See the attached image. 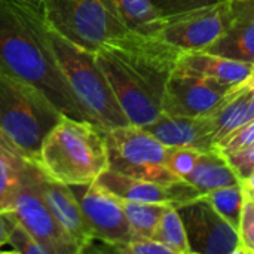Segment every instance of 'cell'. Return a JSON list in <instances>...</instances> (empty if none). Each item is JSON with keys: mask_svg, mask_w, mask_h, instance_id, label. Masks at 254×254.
I'll return each instance as SVG.
<instances>
[{"mask_svg": "<svg viewBox=\"0 0 254 254\" xmlns=\"http://www.w3.org/2000/svg\"><path fill=\"white\" fill-rule=\"evenodd\" d=\"M61 115L40 89L0 70V131L30 161H37L46 134Z\"/></svg>", "mask_w": 254, "mask_h": 254, "instance_id": "obj_4", "label": "cell"}, {"mask_svg": "<svg viewBox=\"0 0 254 254\" xmlns=\"http://www.w3.org/2000/svg\"><path fill=\"white\" fill-rule=\"evenodd\" d=\"M9 244H10L13 253L48 254V252L42 247V244L30 234V231L22 223H19V220L12 231Z\"/></svg>", "mask_w": 254, "mask_h": 254, "instance_id": "obj_27", "label": "cell"}, {"mask_svg": "<svg viewBox=\"0 0 254 254\" xmlns=\"http://www.w3.org/2000/svg\"><path fill=\"white\" fill-rule=\"evenodd\" d=\"M109 170L158 183L182 180L165 167L168 146L143 127L125 125L106 131Z\"/></svg>", "mask_w": 254, "mask_h": 254, "instance_id": "obj_6", "label": "cell"}, {"mask_svg": "<svg viewBox=\"0 0 254 254\" xmlns=\"http://www.w3.org/2000/svg\"><path fill=\"white\" fill-rule=\"evenodd\" d=\"M43 13L51 28L92 52L129 31L116 0H43Z\"/></svg>", "mask_w": 254, "mask_h": 254, "instance_id": "obj_5", "label": "cell"}, {"mask_svg": "<svg viewBox=\"0 0 254 254\" xmlns=\"http://www.w3.org/2000/svg\"><path fill=\"white\" fill-rule=\"evenodd\" d=\"M0 70L40 89L61 113L86 121L58 65L40 7L0 0Z\"/></svg>", "mask_w": 254, "mask_h": 254, "instance_id": "obj_1", "label": "cell"}, {"mask_svg": "<svg viewBox=\"0 0 254 254\" xmlns=\"http://www.w3.org/2000/svg\"><path fill=\"white\" fill-rule=\"evenodd\" d=\"M36 174L37 164L30 162L12 210L15 211L19 223L30 231L48 254H79L77 247L67 237L48 208L37 186Z\"/></svg>", "mask_w": 254, "mask_h": 254, "instance_id": "obj_11", "label": "cell"}, {"mask_svg": "<svg viewBox=\"0 0 254 254\" xmlns=\"http://www.w3.org/2000/svg\"><path fill=\"white\" fill-rule=\"evenodd\" d=\"M121 207L124 208L127 219L132 228L135 237L153 238L156 228L168 207V204H153V202H137L116 196Z\"/></svg>", "mask_w": 254, "mask_h": 254, "instance_id": "obj_22", "label": "cell"}, {"mask_svg": "<svg viewBox=\"0 0 254 254\" xmlns=\"http://www.w3.org/2000/svg\"><path fill=\"white\" fill-rule=\"evenodd\" d=\"M36 164L61 183H92L109 170L106 131L63 113L46 134Z\"/></svg>", "mask_w": 254, "mask_h": 254, "instance_id": "obj_2", "label": "cell"}, {"mask_svg": "<svg viewBox=\"0 0 254 254\" xmlns=\"http://www.w3.org/2000/svg\"><path fill=\"white\" fill-rule=\"evenodd\" d=\"M165 146H189L199 152L217 149L214 146V121L211 116L190 118L161 113L156 121L143 127Z\"/></svg>", "mask_w": 254, "mask_h": 254, "instance_id": "obj_15", "label": "cell"}, {"mask_svg": "<svg viewBox=\"0 0 254 254\" xmlns=\"http://www.w3.org/2000/svg\"><path fill=\"white\" fill-rule=\"evenodd\" d=\"M176 70L237 88L253 79L254 64L226 58L207 51H185Z\"/></svg>", "mask_w": 254, "mask_h": 254, "instance_id": "obj_16", "label": "cell"}, {"mask_svg": "<svg viewBox=\"0 0 254 254\" xmlns=\"http://www.w3.org/2000/svg\"><path fill=\"white\" fill-rule=\"evenodd\" d=\"M153 240L162 243L174 254H189V243L185 231L182 217L174 205H168L158 228L153 235Z\"/></svg>", "mask_w": 254, "mask_h": 254, "instance_id": "obj_23", "label": "cell"}, {"mask_svg": "<svg viewBox=\"0 0 254 254\" xmlns=\"http://www.w3.org/2000/svg\"><path fill=\"white\" fill-rule=\"evenodd\" d=\"M223 155L226 156L241 182H246L252 174H254V144Z\"/></svg>", "mask_w": 254, "mask_h": 254, "instance_id": "obj_30", "label": "cell"}, {"mask_svg": "<svg viewBox=\"0 0 254 254\" xmlns=\"http://www.w3.org/2000/svg\"><path fill=\"white\" fill-rule=\"evenodd\" d=\"M217 1H220V0H152L156 10L165 18L176 15V13H180V12L190 10V9L213 4Z\"/></svg>", "mask_w": 254, "mask_h": 254, "instance_id": "obj_31", "label": "cell"}, {"mask_svg": "<svg viewBox=\"0 0 254 254\" xmlns=\"http://www.w3.org/2000/svg\"><path fill=\"white\" fill-rule=\"evenodd\" d=\"M70 188L79 201L95 241L101 244V247L92 244L88 253H112L113 247L127 244L135 237L118 198L97 180L86 185H71Z\"/></svg>", "mask_w": 254, "mask_h": 254, "instance_id": "obj_7", "label": "cell"}, {"mask_svg": "<svg viewBox=\"0 0 254 254\" xmlns=\"http://www.w3.org/2000/svg\"><path fill=\"white\" fill-rule=\"evenodd\" d=\"M240 253L254 254V198L244 188V202L238 228Z\"/></svg>", "mask_w": 254, "mask_h": 254, "instance_id": "obj_26", "label": "cell"}, {"mask_svg": "<svg viewBox=\"0 0 254 254\" xmlns=\"http://www.w3.org/2000/svg\"><path fill=\"white\" fill-rule=\"evenodd\" d=\"M204 196L219 211V214L223 216L238 231L240 222H241V213H243V202H244L243 183L211 190L205 193Z\"/></svg>", "mask_w": 254, "mask_h": 254, "instance_id": "obj_24", "label": "cell"}, {"mask_svg": "<svg viewBox=\"0 0 254 254\" xmlns=\"http://www.w3.org/2000/svg\"><path fill=\"white\" fill-rule=\"evenodd\" d=\"M58 65L86 121L103 131L129 125L116 95L95 60V54L49 27Z\"/></svg>", "mask_w": 254, "mask_h": 254, "instance_id": "obj_3", "label": "cell"}, {"mask_svg": "<svg viewBox=\"0 0 254 254\" xmlns=\"http://www.w3.org/2000/svg\"><path fill=\"white\" fill-rule=\"evenodd\" d=\"M252 144H254V119L244 124L234 132H231L216 147L222 153H229V152H235V150L249 147Z\"/></svg>", "mask_w": 254, "mask_h": 254, "instance_id": "obj_29", "label": "cell"}, {"mask_svg": "<svg viewBox=\"0 0 254 254\" xmlns=\"http://www.w3.org/2000/svg\"><path fill=\"white\" fill-rule=\"evenodd\" d=\"M30 162L12 150H0V208L12 210Z\"/></svg>", "mask_w": 254, "mask_h": 254, "instance_id": "obj_21", "label": "cell"}, {"mask_svg": "<svg viewBox=\"0 0 254 254\" xmlns=\"http://www.w3.org/2000/svg\"><path fill=\"white\" fill-rule=\"evenodd\" d=\"M185 182L193 186L201 195H205L220 188L243 183L231 167L226 156L219 149L201 152L195 168L185 179Z\"/></svg>", "mask_w": 254, "mask_h": 254, "instance_id": "obj_17", "label": "cell"}, {"mask_svg": "<svg viewBox=\"0 0 254 254\" xmlns=\"http://www.w3.org/2000/svg\"><path fill=\"white\" fill-rule=\"evenodd\" d=\"M243 186L249 190H253L254 192V174H252L246 182H243Z\"/></svg>", "mask_w": 254, "mask_h": 254, "instance_id": "obj_33", "label": "cell"}, {"mask_svg": "<svg viewBox=\"0 0 254 254\" xmlns=\"http://www.w3.org/2000/svg\"><path fill=\"white\" fill-rule=\"evenodd\" d=\"M185 225L190 253H240L238 231L202 195L176 207Z\"/></svg>", "mask_w": 254, "mask_h": 254, "instance_id": "obj_12", "label": "cell"}, {"mask_svg": "<svg viewBox=\"0 0 254 254\" xmlns=\"http://www.w3.org/2000/svg\"><path fill=\"white\" fill-rule=\"evenodd\" d=\"M247 190H249V189H247ZM249 193H250V195H252V196H253V198H254V192H253V190H249Z\"/></svg>", "mask_w": 254, "mask_h": 254, "instance_id": "obj_36", "label": "cell"}, {"mask_svg": "<svg viewBox=\"0 0 254 254\" xmlns=\"http://www.w3.org/2000/svg\"><path fill=\"white\" fill-rule=\"evenodd\" d=\"M252 85L250 80L243 88H240L214 115V146H217L225 137L243 127L244 124L254 119V104L252 100Z\"/></svg>", "mask_w": 254, "mask_h": 254, "instance_id": "obj_18", "label": "cell"}, {"mask_svg": "<svg viewBox=\"0 0 254 254\" xmlns=\"http://www.w3.org/2000/svg\"><path fill=\"white\" fill-rule=\"evenodd\" d=\"M97 182L115 196L137 202L168 204L177 207L180 204L202 196L193 186H190L185 180H177L173 183H158L129 177L113 170H106L97 179Z\"/></svg>", "mask_w": 254, "mask_h": 254, "instance_id": "obj_14", "label": "cell"}, {"mask_svg": "<svg viewBox=\"0 0 254 254\" xmlns=\"http://www.w3.org/2000/svg\"><path fill=\"white\" fill-rule=\"evenodd\" d=\"M94 54L129 124L146 127L156 121L162 113V101L149 86L109 49L100 48Z\"/></svg>", "mask_w": 254, "mask_h": 254, "instance_id": "obj_8", "label": "cell"}, {"mask_svg": "<svg viewBox=\"0 0 254 254\" xmlns=\"http://www.w3.org/2000/svg\"><path fill=\"white\" fill-rule=\"evenodd\" d=\"M112 253L119 254H174L168 247H165L162 243L153 240V238H144V237H134L127 244H119L113 247Z\"/></svg>", "mask_w": 254, "mask_h": 254, "instance_id": "obj_28", "label": "cell"}, {"mask_svg": "<svg viewBox=\"0 0 254 254\" xmlns=\"http://www.w3.org/2000/svg\"><path fill=\"white\" fill-rule=\"evenodd\" d=\"M252 100H253V104H254V82H253V85H252Z\"/></svg>", "mask_w": 254, "mask_h": 254, "instance_id": "obj_35", "label": "cell"}, {"mask_svg": "<svg viewBox=\"0 0 254 254\" xmlns=\"http://www.w3.org/2000/svg\"><path fill=\"white\" fill-rule=\"evenodd\" d=\"M202 51L254 64V16L234 18L228 31Z\"/></svg>", "mask_w": 254, "mask_h": 254, "instance_id": "obj_19", "label": "cell"}, {"mask_svg": "<svg viewBox=\"0 0 254 254\" xmlns=\"http://www.w3.org/2000/svg\"><path fill=\"white\" fill-rule=\"evenodd\" d=\"M36 180L48 208L51 210L52 216L60 223L63 231L67 234V237L77 247L79 254L88 253V250L95 243V238L70 185L49 177L40 170L39 165Z\"/></svg>", "mask_w": 254, "mask_h": 254, "instance_id": "obj_13", "label": "cell"}, {"mask_svg": "<svg viewBox=\"0 0 254 254\" xmlns=\"http://www.w3.org/2000/svg\"><path fill=\"white\" fill-rule=\"evenodd\" d=\"M18 223V217L10 208H0V250L3 246L9 244L12 231Z\"/></svg>", "mask_w": 254, "mask_h": 254, "instance_id": "obj_32", "label": "cell"}, {"mask_svg": "<svg viewBox=\"0 0 254 254\" xmlns=\"http://www.w3.org/2000/svg\"><path fill=\"white\" fill-rule=\"evenodd\" d=\"M201 152L189 146H168L165 167L179 179L185 180L196 165Z\"/></svg>", "mask_w": 254, "mask_h": 254, "instance_id": "obj_25", "label": "cell"}, {"mask_svg": "<svg viewBox=\"0 0 254 254\" xmlns=\"http://www.w3.org/2000/svg\"><path fill=\"white\" fill-rule=\"evenodd\" d=\"M19 1H25V3H31L37 7H40L43 10V0H19Z\"/></svg>", "mask_w": 254, "mask_h": 254, "instance_id": "obj_34", "label": "cell"}, {"mask_svg": "<svg viewBox=\"0 0 254 254\" xmlns=\"http://www.w3.org/2000/svg\"><path fill=\"white\" fill-rule=\"evenodd\" d=\"M229 0L165 18L161 37L183 51H202L220 39L232 24Z\"/></svg>", "mask_w": 254, "mask_h": 254, "instance_id": "obj_9", "label": "cell"}, {"mask_svg": "<svg viewBox=\"0 0 254 254\" xmlns=\"http://www.w3.org/2000/svg\"><path fill=\"white\" fill-rule=\"evenodd\" d=\"M125 25L135 33L146 36H161L165 16H162L152 0H116Z\"/></svg>", "mask_w": 254, "mask_h": 254, "instance_id": "obj_20", "label": "cell"}, {"mask_svg": "<svg viewBox=\"0 0 254 254\" xmlns=\"http://www.w3.org/2000/svg\"><path fill=\"white\" fill-rule=\"evenodd\" d=\"M243 86L234 88L174 70L165 85L162 112L173 116H211Z\"/></svg>", "mask_w": 254, "mask_h": 254, "instance_id": "obj_10", "label": "cell"}]
</instances>
